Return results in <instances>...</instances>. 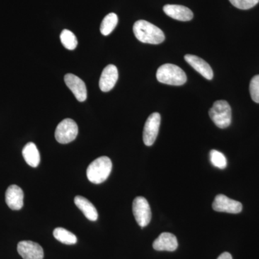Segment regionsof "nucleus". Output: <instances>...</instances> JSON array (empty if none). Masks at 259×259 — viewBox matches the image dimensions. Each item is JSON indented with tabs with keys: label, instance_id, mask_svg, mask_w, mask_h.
<instances>
[{
	"label": "nucleus",
	"instance_id": "nucleus-1",
	"mask_svg": "<svg viewBox=\"0 0 259 259\" xmlns=\"http://www.w3.org/2000/svg\"><path fill=\"white\" fill-rule=\"evenodd\" d=\"M135 36L144 44H157L164 41L165 35L161 29L146 20H138L134 25Z\"/></svg>",
	"mask_w": 259,
	"mask_h": 259
},
{
	"label": "nucleus",
	"instance_id": "nucleus-2",
	"mask_svg": "<svg viewBox=\"0 0 259 259\" xmlns=\"http://www.w3.org/2000/svg\"><path fill=\"white\" fill-rule=\"evenodd\" d=\"M112 163L110 158L101 156L89 165L87 176L92 183L101 184L107 180L111 173Z\"/></svg>",
	"mask_w": 259,
	"mask_h": 259
},
{
	"label": "nucleus",
	"instance_id": "nucleus-3",
	"mask_svg": "<svg viewBox=\"0 0 259 259\" xmlns=\"http://www.w3.org/2000/svg\"><path fill=\"white\" fill-rule=\"evenodd\" d=\"M159 82L173 86L185 84L187 78L185 71L175 64H166L160 66L156 72Z\"/></svg>",
	"mask_w": 259,
	"mask_h": 259
},
{
	"label": "nucleus",
	"instance_id": "nucleus-4",
	"mask_svg": "<svg viewBox=\"0 0 259 259\" xmlns=\"http://www.w3.org/2000/svg\"><path fill=\"white\" fill-rule=\"evenodd\" d=\"M209 117L219 128L224 129L231 124L232 112L229 104L225 100H218L209 111Z\"/></svg>",
	"mask_w": 259,
	"mask_h": 259
},
{
	"label": "nucleus",
	"instance_id": "nucleus-5",
	"mask_svg": "<svg viewBox=\"0 0 259 259\" xmlns=\"http://www.w3.org/2000/svg\"><path fill=\"white\" fill-rule=\"evenodd\" d=\"M78 132H79V128L76 122L71 119H65L61 121L56 127V140L60 144H69L76 139Z\"/></svg>",
	"mask_w": 259,
	"mask_h": 259
},
{
	"label": "nucleus",
	"instance_id": "nucleus-6",
	"mask_svg": "<svg viewBox=\"0 0 259 259\" xmlns=\"http://www.w3.org/2000/svg\"><path fill=\"white\" fill-rule=\"evenodd\" d=\"M133 212L136 222L141 228L147 226L151 222V210L147 199L137 197L133 202Z\"/></svg>",
	"mask_w": 259,
	"mask_h": 259
},
{
	"label": "nucleus",
	"instance_id": "nucleus-7",
	"mask_svg": "<svg viewBox=\"0 0 259 259\" xmlns=\"http://www.w3.org/2000/svg\"><path fill=\"white\" fill-rule=\"evenodd\" d=\"M161 124V115L158 112L151 114L148 117L144 128L143 140L147 146H152L157 138Z\"/></svg>",
	"mask_w": 259,
	"mask_h": 259
},
{
	"label": "nucleus",
	"instance_id": "nucleus-8",
	"mask_svg": "<svg viewBox=\"0 0 259 259\" xmlns=\"http://www.w3.org/2000/svg\"><path fill=\"white\" fill-rule=\"evenodd\" d=\"M212 208L217 212L238 214L243 209V205L238 201L228 198L224 194H218L213 201Z\"/></svg>",
	"mask_w": 259,
	"mask_h": 259
},
{
	"label": "nucleus",
	"instance_id": "nucleus-9",
	"mask_svg": "<svg viewBox=\"0 0 259 259\" xmlns=\"http://www.w3.org/2000/svg\"><path fill=\"white\" fill-rule=\"evenodd\" d=\"M64 81L68 88L74 94L79 102H84L88 97L86 84L82 80L76 75L67 74L65 75Z\"/></svg>",
	"mask_w": 259,
	"mask_h": 259
},
{
	"label": "nucleus",
	"instance_id": "nucleus-10",
	"mask_svg": "<svg viewBox=\"0 0 259 259\" xmlns=\"http://www.w3.org/2000/svg\"><path fill=\"white\" fill-rule=\"evenodd\" d=\"M18 251L23 259H42L44 257L42 247L30 241H20L18 245Z\"/></svg>",
	"mask_w": 259,
	"mask_h": 259
},
{
	"label": "nucleus",
	"instance_id": "nucleus-11",
	"mask_svg": "<svg viewBox=\"0 0 259 259\" xmlns=\"http://www.w3.org/2000/svg\"><path fill=\"white\" fill-rule=\"evenodd\" d=\"M118 79V71L115 65L110 64L102 71L100 76V90L104 93H107L112 90L115 87L116 82Z\"/></svg>",
	"mask_w": 259,
	"mask_h": 259
},
{
	"label": "nucleus",
	"instance_id": "nucleus-12",
	"mask_svg": "<svg viewBox=\"0 0 259 259\" xmlns=\"http://www.w3.org/2000/svg\"><path fill=\"white\" fill-rule=\"evenodd\" d=\"M23 191L18 186H10L5 193V201L8 207L13 210H19L23 207Z\"/></svg>",
	"mask_w": 259,
	"mask_h": 259
},
{
	"label": "nucleus",
	"instance_id": "nucleus-13",
	"mask_svg": "<svg viewBox=\"0 0 259 259\" xmlns=\"http://www.w3.org/2000/svg\"><path fill=\"white\" fill-rule=\"evenodd\" d=\"M163 10L168 17L180 21H190L194 17L192 10L182 5H166Z\"/></svg>",
	"mask_w": 259,
	"mask_h": 259
},
{
	"label": "nucleus",
	"instance_id": "nucleus-14",
	"mask_svg": "<svg viewBox=\"0 0 259 259\" xmlns=\"http://www.w3.org/2000/svg\"><path fill=\"white\" fill-rule=\"evenodd\" d=\"M185 60L205 79L208 80L212 79L213 71L212 68L203 59L197 56L187 54L185 56Z\"/></svg>",
	"mask_w": 259,
	"mask_h": 259
},
{
	"label": "nucleus",
	"instance_id": "nucleus-15",
	"mask_svg": "<svg viewBox=\"0 0 259 259\" xmlns=\"http://www.w3.org/2000/svg\"><path fill=\"white\" fill-rule=\"evenodd\" d=\"M153 247L158 251H175L178 247V241L175 235L163 233L153 242Z\"/></svg>",
	"mask_w": 259,
	"mask_h": 259
},
{
	"label": "nucleus",
	"instance_id": "nucleus-16",
	"mask_svg": "<svg viewBox=\"0 0 259 259\" xmlns=\"http://www.w3.org/2000/svg\"><path fill=\"white\" fill-rule=\"evenodd\" d=\"M74 203L88 220L91 221H97L98 212L96 207L88 199L82 196H76L74 198Z\"/></svg>",
	"mask_w": 259,
	"mask_h": 259
},
{
	"label": "nucleus",
	"instance_id": "nucleus-17",
	"mask_svg": "<svg viewBox=\"0 0 259 259\" xmlns=\"http://www.w3.org/2000/svg\"><path fill=\"white\" fill-rule=\"evenodd\" d=\"M22 153H23L24 159L29 166L34 167V168L38 166L40 161V153H39L36 145L34 143L30 142L25 145Z\"/></svg>",
	"mask_w": 259,
	"mask_h": 259
},
{
	"label": "nucleus",
	"instance_id": "nucleus-18",
	"mask_svg": "<svg viewBox=\"0 0 259 259\" xmlns=\"http://www.w3.org/2000/svg\"><path fill=\"white\" fill-rule=\"evenodd\" d=\"M54 236L57 241L66 245H73L77 242V238L74 233L63 228H56L54 231Z\"/></svg>",
	"mask_w": 259,
	"mask_h": 259
},
{
	"label": "nucleus",
	"instance_id": "nucleus-19",
	"mask_svg": "<svg viewBox=\"0 0 259 259\" xmlns=\"http://www.w3.org/2000/svg\"><path fill=\"white\" fill-rule=\"evenodd\" d=\"M117 23H118V18L115 13H110L106 15L102 20L101 26H100V31L102 35L105 36L110 35L115 30Z\"/></svg>",
	"mask_w": 259,
	"mask_h": 259
},
{
	"label": "nucleus",
	"instance_id": "nucleus-20",
	"mask_svg": "<svg viewBox=\"0 0 259 259\" xmlns=\"http://www.w3.org/2000/svg\"><path fill=\"white\" fill-rule=\"evenodd\" d=\"M60 39L61 44L68 50H74L77 47V38L71 30L67 29L63 30L61 33Z\"/></svg>",
	"mask_w": 259,
	"mask_h": 259
},
{
	"label": "nucleus",
	"instance_id": "nucleus-21",
	"mask_svg": "<svg viewBox=\"0 0 259 259\" xmlns=\"http://www.w3.org/2000/svg\"><path fill=\"white\" fill-rule=\"evenodd\" d=\"M209 158L213 166L221 169H224L227 166V159L223 153L217 150H212L209 153Z\"/></svg>",
	"mask_w": 259,
	"mask_h": 259
},
{
	"label": "nucleus",
	"instance_id": "nucleus-22",
	"mask_svg": "<svg viewBox=\"0 0 259 259\" xmlns=\"http://www.w3.org/2000/svg\"><path fill=\"white\" fill-rule=\"evenodd\" d=\"M233 6L240 10H249L258 4L259 0H229Z\"/></svg>",
	"mask_w": 259,
	"mask_h": 259
},
{
	"label": "nucleus",
	"instance_id": "nucleus-23",
	"mask_svg": "<svg viewBox=\"0 0 259 259\" xmlns=\"http://www.w3.org/2000/svg\"><path fill=\"white\" fill-rule=\"evenodd\" d=\"M250 96L253 102L259 103V75L253 76L249 87Z\"/></svg>",
	"mask_w": 259,
	"mask_h": 259
},
{
	"label": "nucleus",
	"instance_id": "nucleus-24",
	"mask_svg": "<svg viewBox=\"0 0 259 259\" xmlns=\"http://www.w3.org/2000/svg\"><path fill=\"white\" fill-rule=\"evenodd\" d=\"M218 259H233V257H232L231 253L225 252V253H223L222 254L220 255Z\"/></svg>",
	"mask_w": 259,
	"mask_h": 259
}]
</instances>
